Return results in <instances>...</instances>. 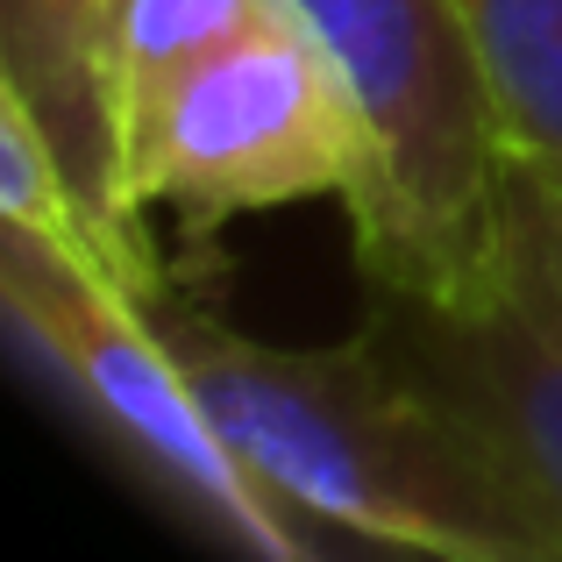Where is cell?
Wrapping results in <instances>:
<instances>
[{"mask_svg": "<svg viewBox=\"0 0 562 562\" xmlns=\"http://www.w3.org/2000/svg\"><path fill=\"white\" fill-rule=\"evenodd\" d=\"M157 321L221 435L285 513L420 562H562L555 527L520 484L413 392L363 328L328 349H278L186 306Z\"/></svg>", "mask_w": 562, "mask_h": 562, "instance_id": "6da1fadb", "label": "cell"}, {"mask_svg": "<svg viewBox=\"0 0 562 562\" xmlns=\"http://www.w3.org/2000/svg\"><path fill=\"white\" fill-rule=\"evenodd\" d=\"M371 128V186L349 200L363 278L484 292L506 278V171L492 86L456 0H292Z\"/></svg>", "mask_w": 562, "mask_h": 562, "instance_id": "7a4b0ae2", "label": "cell"}, {"mask_svg": "<svg viewBox=\"0 0 562 562\" xmlns=\"http://www.w3.org/2000/svg\"><path fill=\"white\" fill-rule=\"evenodd\" d=\"M0 300L79 406L243 562H314V541L221 435L157 306L136 300L86 243L0 221Z\"/></svg>", "mask_w": 562, "mask_h": 562, "instance_id": "3957f363", "label": "cell"}, {"mask_svg": "<svg viewBox=\"0 0 562 562\" xmlns=\"http://www.w3.org/2000/svg\"><path fill=\"white\" fill-rule=\"evenodd\" d=\"M371 186V128L300 14L249 29L128 136V206H179L214 228L292 200H357Z\"/></svg>", "mask_w": 562, "mask_h": 562, "instance_id": "277c9868", "label": "cell"}, {"mask_svg": "<svg viewBox=\"0 0 562 562\" xmlns=\"http://www.w3.org/2000/svg\"><path fill=\"white\" fill-rule=\"evenodd\" d=\"M363 342L435 398L562 541V321L520 278L413 292L363 278Z\"/></svg>", "mask_w": 562, "mask_h": 562, "instance_id": "5b68a950", "label": "cell"}, {"mask_svg": "<svg viewBox=\"0 0 562 562\" xmlns=\"http://www.w3.org/2000/svg\"><path fill=\"white\" fill-rule=\"evenodd\" d=\"M114 8L122 0H0V79L29 100L57 165L86 206L93 249L136 300L157 306L143 214L122 179V114H114Z\"/></svg>", "mask_w": 562, "mask_h": 562, "instance_id": "8992f818", "label": "cell"}, {"mask_svg": "<svg viewBox=\"0 0 562 562\" xmlns=\"http://www.w3.org/2000/svg\"><path fill=\"white\" fill-rule=\"evenodd\" d=\"M513 165L562 186V0H456Z\"/></svg>", "mask_w": 562, "mask_h": 562, "instance_id": "52a82bcc", "label": "cell"}, {"mask_svg": "<svg viewBox=\"0 0 562 562\" xmlns=\"http://www.w3.org/2000/svg\"><path fill=\"white\" fill-rule=\"evenodd\" d=\"M292 14V0H122L108 36L114 65V114H122V179H128V136L165 108L171 93L221 57L228 43H243L249 29Z\"/></svg>", "mask_w": 562, "mask_h": 562, "instance_id": "ba28073f", "label": "cell"}, {"mask_svg": "<svg viewBox=\"0 0 562 562\" xmlns=\"http://www.w3.org/2000/svg\"><path fill=\"white\" fill-rule=\"evenodd\" d=\"M506 271L562 321V186L541 171H506Z\"/></svg>", "mask_w": 562, "mask_h": 562, "instance_id": "9c48e42d", "label": "cell"}]
</instances>
